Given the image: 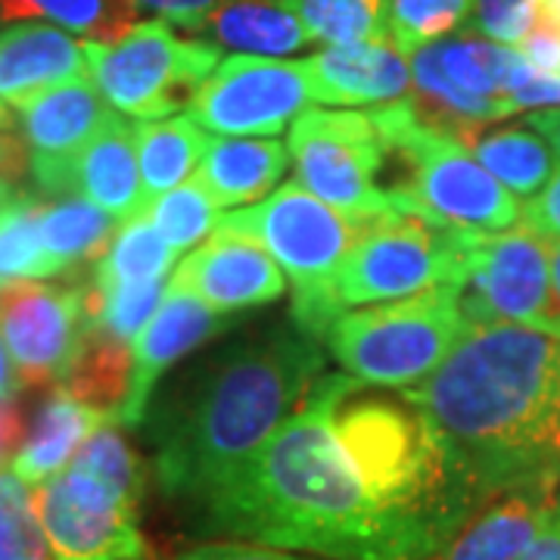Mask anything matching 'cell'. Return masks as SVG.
<instances>
[{
  "label": "cell",
  "mask_w": 560,
  "mask_h": 560,
  "mask_svg": "<svg viewBox=\"0 0 560 560\" xmlns=\"http://www.w3.org/2000/svg\"><path fill=\"white\" fill-rule=\"evenodd\" d=\"M72 194L101 206L116 221L138 219L147 209L140 184L135 125L116 113L97 138L81 150L72 172Z\"/></svg>",
  "instance_id": "19"
},
{
  "label": "cell",
  "mask_w": 560,
  "mask_h": 560,
  "mask_svg": "<svg viewBox=\"0 0 560 560\" xmlns=\"http://www.w3.org/2000/svg\"><path fill=\"white\" fill-rule=\"evenodd\" d=\"M541 3H545V7H551L555 13H560V0H541Z\"/></svg>",
  "instance_id": "47"
},
{
  "label": "cell",
  "mask_w": 560,
  "mask_h": 560,
  "mask_svg": "<svg viewBox=\"0 0 560 560\" xmlns=\"http://www.w3.org/2000/svg\"><path fill=\"white\" fill-rule=\"evenodd\" d=\"M368 221L340 215L312 197L300 180H287L268 200L224 215L215 234L259 243L293 283V324L320 340L340 318L334 308V280L364 234Z\"/></svg>",
  "instance_id": "5"
},
{
  "label": "cell",
  "mask_w": 560,
  "mask_h": 560,
  "mask_svg": "<svg viewBox=\"0 0 560 560\" xmlns=\"http://www.w3.org/2000/svg\"><path fill=\"white\" fill-rule=\"evenodd\" d=\"M206 32L212 44L253 57H287L312 44L290 0H224Z\"/></svg>",
  "instance_id": "23"
},
{
  "label": "cell",
  "mask_w": 560,
  "mask_h": 560,
  "mask_svg": "<svg viewBox=\"0 0 560 560\" xmlns=\"http://www.w3.org/2000/svg\"><path fill=\"white\" fill-rule=\"evenodd\" d=\"M106 418H113V415L84 405L69 389L57 386L47 399L40 401L38 415L32 420V430L25 433L20 452L10 460V470L22 482H28L32 489L54 480L69 467V460L75 458L81 442L88 440Z\"/></svg>",
  "instance_id": "20"
},
{
  "label": "cell",
  "mask_w": 560,
  "mask_h": 560,
  "mask_svg": "<svg viewBox=\"0 0 560 560\" xmlns=\"http://www.w3.org/2000/svg\"><path fill=\"white\" fill-rule=\"evenodd\" d=\"M69 467L97 477L135 504L143 501L147 467L135 452V445L121 433V423L116 418L103 420L101 427L81 442V448L75 452V458L69 460Z\"/></svg>",
  "instance_id": "33"
},
{
  "label": "cell",
  "mask_w": 560,
  "mask_h": 560,
  "mask_svg": "<svg viewBox=\"0 0 560 560\" xmlns=\"http://www.w3.org/2000/svg\"><path fill=\"white\" fill-rule=\"evenodd\" d=\"M551 253V280H555V320H551V337H560V243H548Z\"/></svg>",
  "instance_id": "45"
},
{
  "label": "cell",
  "mask_w": 560,
  "mask_h": 560,
  "mask_svg": "<svg viewBox=\"0 0 560 560\" xmlns=\"http://www.w3.org/2000/svg\"><path fill=\"white\" fill-rule=\"evenodd\" d=\"M88 79L121 116L138 121L172 119L190 109L206 79L219 69L221 50L212 40L178 38L168 22H138L113 44L84 40Z\"/></svg>",
  "instance_id": "8"
},
{
  "label": "cell",
  "mask_w": 560,
  "mask_h": 560,
  "mask_svg": "<svg viewBox=\"0 0 560 560\" xmlns=\"http://www.w3.org/2000/svg\"><path fill=\"white\" fill-rule=\"evenodd\" d=\"M147 219L153 221V228L180 256L190 246H197L202 237L215 234L224 215H221L219 202L206 194L200 180H184L175 190L147 202Z\"/></svg>",
  "instance_id": "34"
},
{
  "label": "cell",
  "mask_w": 560,
  "mask_h": 560,
  "mask_svg": "<svg viewBox=\"0 0 560 560\" xmlns=\"http://www.w3.org/2000/svg\"><path fill=\"white\" fill-rule=\"evenodd\" d=\"M287 150L302 187L346 219L399 215L393 187L381 180L393 153L368 113L308 106L290 125Z\"/></svg>",
  "instance_id": "9"
},
{
  "label": "cell",
  "mask_w": 560,
  "mask_h": 560,
  "mask_svg": "<svg viewBox=\"0 0 560 560\" xmlns=\"http://www.w3.org/2000/svg\"><path fill=\"white\" fill-rule=\"evenodd\" d=\"M131 355L135 346L116 340L101 324H91L79 355L62 381V389H69L84 405L116 418L131 383Z\"/></svg>",
  "instance_id": "29"
},
{
  "label": "cell",
  "mask_w": 560,
  "mask_h": 560,
  "mask_svg": "<svg viewBox=\"0 0 560 560\" xmlns=\"http://www.w3.org/2000/svg\"><path fill=\"white\" fill-rule=\"evenodd\" d=\"M458 305L464 320L474 327L521 324L548 334L555 320L548 243L523 224L501 234H480Z\"/></svg>",
  "instance_id": "10"
},
{
  "label": "cell",
  "mask_w": 560,
  "mask_h": 560,
  "mask_svg": "<svg viewBox=\"0 0 560 560\" xmlns=\"http://www.w3.org/2000/svg\"><path fill=\"white\" fill-rule=\"evenodd\" d=\"M470 153L511 197L523 200H533L558 172L551 143L533 128H499L480 135L470 143Z\"/></svg>",
  "instance_id": "27"
},
{
  "label": "cell",
  "mask_w": 560,
  "mask_h": 560,
  "mask_svg": "<svg viewBox=\"0 0 560 560\" xmlns=\"http://www.w3.org/2000/svg\"><path fill=\"white\" fill-rule=\"evenodd\" d=\"M355 386L361 381L349 374H324L241 477L202 508V533L334 560H423L334 433V411Z\"/></svg>",
  "instance_id": "2"
},
{
  "label": "cell",
  "mask_w": 560,
  "mask_h": 560,
  "mask_svg": "<svg viewBox=\"0 0 560 560\" xmlns=\"http://www.w3.org/2000/svg\"><path fill=\"white\" fill-rule=\"evenodd\" d=\"M91 324L84 275L75 283L20 280L0 287V340L22 386L66 381Z\"/></svg>",
  "instance_id": "13"
},
{
  "label": "cell",
  "mask_w": 560,
  "mask_h": 560,
  "mask_svg": "<svg viewBox=\"0 0 560 560\" xmlns=\"http://www.w3.org/2000/svg\"><path fill=\"white\" fill-rule=\"evenodd\" d=\"M135 0H0V25L50 22L88 44H113L138 25Z\"/></svg>",
  "instance_id": "26"
},
{
  "label": "cell",
  "mask_w": 560,
  "mask_h": 560,
  "mask_svg": "<svg viewBox=\"0 0 560 560\" xmlns=\"http://www.w3.org/2000/svg\"><path fill=\"white\" fill-rule=\"evenodd\" d=\"M178 560H300L280 548L249 545V541H215V545H197L178 555Z\"/></svg>",
  "instance_id": "40"
},
{
  "label": "cell",
  "mask_w": 560,
  "mask_h": 560,
  "mask_svg": "<svg viewBox=\"0 0 560 560\" xmlns=\"http://www.w3.org/2000/svg\"><path fill=\"white\" fill-rule=\"evenodd\" d=\"M558 492H511L486 504L433 560H517L555 511Z\"/></svg>",
  "instance_id": "22"
},
{
  "label": "cell",
  "mask_w": 560,
  "mask_h": 560,
  "mask_svg": "<svg viewBox=\"0 0 560 560\" xmlns=\"http://www.w3.org/2000/svg\"><path fill=\"white\" fill-rule=\"evenodd\" d=\"M458 287H440L408 300L346 312L324 334L330 355L349 377L371 386L427 381L470 330Z\"/></svg>",
  "instance_id": "6"
},
{
  "label": "cell",
  "mask_w": 560,
  "mask_h": 560,
  "mask_svg": "<svg viewBox=\"0 0 560 560\" xmlns=\"http://www.w3.org/2000/svg\"><path fill=\"white\" fill-rule=\"evenodd\" d=\"M47 551L32 486L10 467L0 470V560H47Z\"/></svg>",
  "instance_id": "36"
},
{
  "label": "cell",
  "mask_w": 560,
  "mask_h": 560,
  "mask_svg": "<svg viewBox=\"0 0 560 560\" xmlns=\"http://www.w3.org/2000/svg\"><path fill=\"white\" fill-rule=\"evenodd\" d=\"M368 116L389 153L405 162V178L393 184L399 215H420L470 234L517 228V197L482 168L464 140L420 119L415 103H383Z\"/></svg>",
  "instance_id": "4"
},
{
  "label": "cell",
  "mask_w": 560,
  "mask_h": 560,
  "mask_svg": "<svg viewBox=\"0 0 560 560\" xmlns=\"http://www.w3.org/2000/svg\"><path fill=\"white\" fill-rule=\"evenodd\" d=\"M234 324H237V315H219L215 308H209L194 293L168 283L165 300L156 308V315L147 320V327L135 340L131 383H128L119 415H116L121 427L138 430L147 420V411H150V401H153L162 374L168 368H175L184 355L197 352L202 342L231 330Z\"/></svg>",
  "instance_id": "15"
},
{
  "label": "cell",
  "mask_w": 560,
  "mask_h": 560,
  "mask_svg": "<svg viewBox=\"0 0 560 560\" xmlns=\"http://www.w3.org/2000/svg\"><path fill=\"white\" fill-rule=\"evenodd\" d=\"M477 237L420 215L368 221L334 280V308L346 315L359 305L408 300L440 287L464 290Z\"/></svg>",
  "instance_id": "7"
},
{
  "label": "cell",
  "mask_w": 560,
  "mask_h": 560,
  "mask_svg": "<svg viewBox=\"0 0 560 560\" xmlns=\"http://www.w3.org/2000/svg\"><path fill=\"white\" fill-rule=\"evenodd\" d=\"M16 109L35 187L44 197H72V172L81 150L113 121L116 109L88 75L40 91Z\"/></svg>",
  "instance_id": "14"
},
{
  "label": "cell",
  "mask_w": 560,
  "mask_h": 560,
  "mask_svg": "<svg viewBox=\"0 0 560 560\" xmlns=\"http://www.w3.org/2000/svg\"><path fill=\"white\" fill-rule=\"evenodd\" d=\"M401 396L486 504L560 489V337L470 324L448 359Z\"/></svg>",
  "instance_id": "1"
},
{
  "label": "cell",
  "mask_w": 560,
  "mask_h": 560,
  "mask_svg": "<svg viewBox=\"0 0 560 560\" xmlns=\"http://www.w3.org/2000/svg\"><path fill=\"white\" fill-rule=\"evenodd\" d=\"M40 200L16 194L0 206V287L20 280L60 278V268L47 256L40 241Z\"/></svg>",
  "instance_id": "31"
},
{
  "label": "cell",
  "mask_w": 560,
  "mask_h": 560,
  "mask_svg": "<svg viewBox=\"0 0 560 560\" xmlns=\"http://www.w3.org/2000/svg\"><path fill=\"white\" fill-rule=\"evenodd\" d=\"M175 259H178V253L153 228L147 212H140L138 219L125 221L116 231L109 249L88 271V278L101 293H106V290L125 287V283H150V280L172 278Z\"/></svg>",
  "instance_id": "30"
},
{
  "label": "cell",
  "mask_w": 560,
  "mask_h": 560,
  "mask_svg": "<svg viewBox=\"0 0 560 560\" xmlns=\"http://www.w3.org/2000/svg\"><path fill=\"white\" fill-rule=\"evenodd\" d=\"M539 0H477L470 25L474 32L508 47H517L536 25Z\"/></svg>",
  "instance_id": "37"
},
{
  "label": "cell",
  "mask_w": 560,
  "mask_h": 560,
  "mask_svg": "<svg viewBox=\"0 0 560 560\" xmlns=\"http://www.w3.org/2000/svg\"><path fill=\"white\" fill-rule=\"evenodd\" d=\"M324 368L320 340L293 324L224 346L180 374L147 411L165 499L200 514L308 401Z\"/></svg>",
  "instance_id": "3"
},
{
  "label": "cell",
  "mask_w": 560,
  "mask_h": 560,
  "mask_svg": "<svg viewBox=\"0 0 560 560\" xmlns=\"http://www.w3.org/2000/svg\"><path fill=\"white\" fill-rule=\"evenodd\" d=\"M20 389H22L20 374H16V368H13V359H10L7 346H3V340H0V401H13Z\"/></svg>",
  "instance_id": "44"
},
{
  "label": "cell",
  "mask_w": 560,
  "mask_h": 560,
  "mask_svg": "<svg viewBox=\"0 0 560 560\" xmlns=\"http://www.w3.org/2000/svg\"><path fill=\"white\" fill-rule=\"evenodd\" d=\"M143 200L153 202L190 178L209 147V135L190 116L138 121L135 125Z\"/></svg>",
  "instance_id": "25"
},
{
  "label": "cell",
  "mask_w": 560,
  "mask_h": 560,
  "mask_svg": "<svg viewBox=\"0 0 560 560\" xmlns=\"http://www.w3.org/2000/svg\"><path fill=\"white\" fill-rule=\"evenodd\" d=\"M526 128H533L536 135L551 143L555 156H560V109H536L526 116Z\"/></svg>",
  "instance_id": "43"
},
{
  "label": "cell",
  "mask_w": 560,
  "mask_h": 560,
  "mask_svg": "<svg viewBox=\"0 0 560 560\" xmlns=\"http://www.w3.org/2000/svg\"><path fill=\"white\" fill-rule=\"evenodd\" d=\"M477 0H389V38L411 57L415 50L448 38L474 16Z\"/></svg>",
  "instance_id": "35"
},
{
  "label": "cell",
  "mask_w": 560,
  "mask_h": 560,
  "mask_svg": "<svg viewBox=\"0 0 560 560\" xmlns=\"http://www.w3.org/2000/svg\"><path fill=\"white\" fill-rule=\"evenodd\" d=\"M302 62L312 97L330 106H383L411 88L408 54L393 38L327 47Z\"/></svg>",
  "instance_id": "17"
},
{
  "label": "cell",
  "mask_w": 560,
  "mask_h": 560,
  "mask_svg": "<svg viewBox=\"0 0 560 560\" xmlns=\"http://www.w3.org/2000/svg\"><path fill=\"white\" fill-rule=\"evenodd\" d=\"M84 40L50 22L0 25V101L20 103L38 97L62 81L84 79Z\"/></svg>",
  "instance_id": "18"
},
{
  "label": "cell",
  "mask_w": 560,
  "mask_h": 560,
  "mask_svg": "<svg viewBox=\"0 0 560 560\" xmlns=\"http://www.w3.org/2000/svg\"><path fill=\"white\" fill-rule=\"evenodd\" d=\"M517 560H560V492L548 523L541 526L539 536L526 545V551Z\"/></svg>",
  "instance_id": "42"
},
{
  "label": "cell",
  "mask_w": 560,
  "mask_h": 560,
  "mask_svg": "<svg viewBox=\"0 0 560 560\" xmlns=\"http://www.w3.org/2000/svg\"><path fill=\"white\" fill-rule=\"evenodd\" d=\"M35 514L57 560H147L140 504L97 477L66 467L32 489Z\"/></svg>",
  "instance_id": "12"
},
{
  "label": "cell",
  "mask_w": 560,
  "mask_h": 560,
  "mask_svg": "<svg viewBox=\"0 0 560 560\" xmlns=\"http://www.w3.org/2000/svg\"><path fill=\"white\" fill-rule=\"evenodd\" d=\"M312 101L305 62L237 54L219 62L187 116L221 138H275Z\"/></svg>",
  "instance_id": "11"
},
{
  "label": "cell",
  "mask_w": 560,
  "mask_h": 560,
  "mask_svg": "<svg viewBox=\"0 0 560 560\" xmlns=\"http://www.w3.org/2000/svg\"><path fill=\"white\" fill-rule=\"evenodd\" d=\"M172 287L194 293L219 315H237L278 302L287 290V278L259 243L234 234H212V241L180 261Z\"/></svg>",
  "instance_id": "16"
},
{
  "label": "cell",
  "mask_w": 560,
  "mask_h": 560,
  "mask_svg": "<svg viewBox=\"0 0 560 560\" xmlns=\"http://www.w3.org/2000/svg\"><path fill=\"white\" fill-rule=\"evenodd\" d=\"M135 3H138V10L156 13L162 22H172V25L190 28V32H202L224 0H135Z\"/></svg>",
  "instance_id": "39"
},
{
  "label": "cell",
  "mask_w": 560,
  "mask_h": 560,
  "mask_svg": "<svg viewBox=\"0 0 560 560\" xmlns=\"http://www.w3.org/2000/svg\"><path fill=\"white\" fill-rule=\"evenodd\" d=\"M312 44L327 47L389 38V0H290Z\"/></svg>",
  "instance_id": "32"
},
{
  "label": "cell",
  "mask_w": 560,
  "mask_h": 560,
  "mask_svg": "<svg viewBox=\"0 0 560 560\" xmlns=\"http://www.w3.org/2000/svg\"><path fill=\"white\" fill-rule=\"evenodd\" d=\"M521 224L533 234H539L545 243H560V165L555 178L548 180L533 200H526Z\"/></svg>",
  "instance_id": "38"
},
{
  "label": "cell",
  "mask_w": 560,
  "mask_h": 560,
  "mask_svg": "<svg viewBox=\"0 0 560 560\" xmlns=\"http://www.w3.org/2000/svg\"><path fill=\"white\" fill-rule=\"evenodd\" d=\"M22 440H25V420H22L20 405L16 399L0 401V470L20 452Z\"/></svg>",
  "instance_id": "41"
},
{
  "label": "cell",
  "mask_w": 560,
  "mask_h": 560,
  "mask_svg": "<svg viewBox=\"0 0 560 560\" xmlns=\"http://www.w3.org/2000/svg\"><path fill=\"white\" fill-rule=\"evenodd\" d=\"M433 47L445 79L467 94L492 101H508L511 84L526 66L517 47L482 38L477 32H460L455 38L436 40Z\"/></svg>",
  "instance_id": "28"
},
{
  "label": "cell",
  "mask_w": 560,
  "mask_h": 560,
  "mask_svg": "<svg viewBox=\"0 0 560 560\" xmlns=\"http://www.w3.org/2000/svg\"><path fill=\"white\" fill-rule=\"evenodd\" d=\"M40 241L47 256L60 268V275H84L91 271L116 237L119 221L106 215L101 206L84 197H57L40 202Z\"/></svg>",
  "instance_id": "24"
},
{
  "label": "cell",
  "mask_w": 560,
  "mask_h": 560,
  "mask_svg": "<svg viewBox=\"0 0 560 560\" xmlns=\"http://www.w3.org/2000/svg\"><path fill=\"white\" fill-rule=\"evenodd\" d=\"M287 165L290 150L275 138H209L197 180L221 209H237L268 197Z\"/></svg>",
  "instance_id": "21"
},
{
  "label": "cell",
  "mask_w": 560,
  "mask_h": 560,
  "mask_svg": "<svg viewBox=\"0 0 560 560\" xmlns=\"http://www.w3.org/2000/svg\"><path fill=\"white\" fill-rule=\"evenodd\" d=\"M0 131H16V119L10 116L7 103L0 101Z\"/></svg>",
  "instance_id": "46"
}]
</instances>
